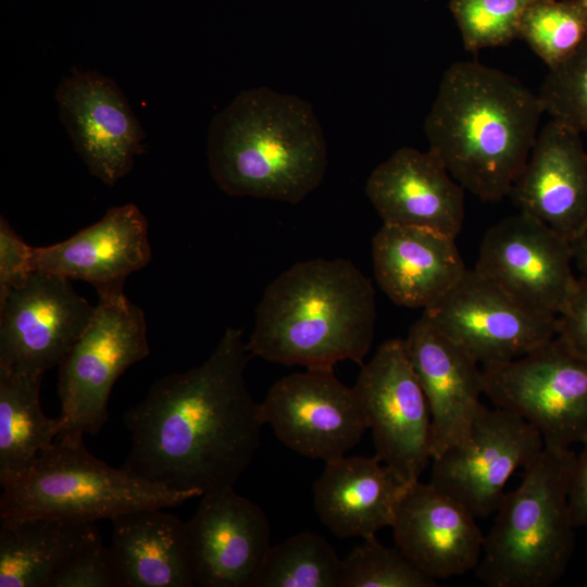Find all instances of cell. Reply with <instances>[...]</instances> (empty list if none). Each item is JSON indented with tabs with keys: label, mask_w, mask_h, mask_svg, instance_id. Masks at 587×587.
I'll return each mask as SVG.
<instances>
[{
	"label": "cell",
	"mask_w": 587,
	"mask_h": 587,
	"mask_svg": "<svg viewBox=\"0 0 587 587\" xmlns=\"http://www.w3.org/2000/svg\"><path fill=\"white\" fill-rule=\"evenodd\" d=\"M243 330L227 327L210 357L153 383L124 414L125 471L168 489L203 494L233 487L251 463L265 424L245 370Z\"/></svg>",
	"instance_id": "cell-1"
},
{
	"label": "cell",
	"mask_w": 587,
	"mask_h": 587,
	"mask_svg": "<svg viewBox=\"0 0 587 587\" xmlns=\"http://www.w3.org/2000/svg\"><path fill=\"white\" fill-rule=\"evenodd\" d=\"M542 113L538 95L517 78L459 61L442 74L425 118L428 150L464 189L497 201L524 168Z\"/></svg>",
	"instance_id": "cell-2"
},
{
	"label": "cell",
	"mask_w": 587,
	"mask_h": 587,
	"mask_svg": "<svg viewBox=\"0 0 587 587\" xmlns=\"http://www.w3.org/2000/svg\"><path fill=\"white\" fill-rule=\"evenodd\" d=\"M375 290L349 260L298 262L265 288L247 349L252 357L307 370L363 365L374 339Z\"/></svg>",
	"instance_id": "cell-3"
},
{
	"label": "cell",
	"mask_w": 587,
	"mask_h": 587,
	"mask_svg": "<svg viewBox=\"0 0 587 587\" xmlns=\"http://www.w3.org/2000/svg\"><path fill=\"white\" fill-rule=\"evenodd\" d=\"M207 153L226 195L298 203L320 186L327 145L304 99L255 87L238 93L211 121Z\"/></svg>",
	"instance_id": "cell-4"
},
{
	"label": "cell",
	"mask_w": 587,
	"mask_h": 587,
	"mask_svg": "<svg viewBox=\"0 0 587 587\" xmlns=\"http://www.w3.org/2000/svg\"><path fill=\"white\" fill-rule=\"evenodd\" d=\"M575 457L570 448L544 447L504 494L474 570L483 584L549 587L564 575L575 545L567 500Z\"/></svg>",
	"instance_id": "cell-5"
},
{
	"label": "cell",
	"mask_w": 587,
	"mask_h": 587,
	"mask_svg": "<svg viewBox=\"0 0 587 587\" xmlns=\"http://www.w3.org/2000/svg\"><path fill=\"white\" fill-rule=\"evenodd\" d=\"M84 437L60 435L23 475L2 484L0 517L93 523L140 508H170L201 497L114 469L88 452Z\"/></svg>",
	"instance_id": "cell-6"
},
{
	"label": "cell",
	"mask_w": 587,
	"mask_h": 587,
	"mask_svg": "<svg viewBox=\"0 0 587 587\" xmlns=\"http://www.w3.org/2000/svg\"><path fill=\"white\" fill-rule=\"evenodd\" d=\"M97 292L87 327L59 365L60 435L98 434L108 420L113 385L150 351L142 309L123 288Z\"/></svg>",
	"instance_id": "cell-7"
},
{
	"label": "cell",
	"mask_w": 587,
	"mask_h": 587,
	"mask_svg": "<svg viewBox=\"0 0 587 587\" xmlns=\"http://www.w3.org/2000/svg\"><path fill=\"white\" fill-rule=\"evenodd\" d=\"M484 395L542 436L545 447L587 440V358L558 335L513 360L482 365Z\"/></svg>",
	"instance_id": "cell-8"
},
{
	"label": "cell",
	"mask_w": 587,
	"mask_h": 587,
	"mask_svg": "<svg viewBox=\"0 0 587 587\" xmlns=\"http://www.w3.org/2000/svg\"><path fill=\"white\" fill-rule=\"evenodd\" d=\"M422 316L482 365L516 359L558 335V316L527 309L474 268Z\"/></svg>",
	"instance_id": "cell-9"
},
{
	"label": "cell",
	"mask_w": 587,
	"mask_h": 587,
	"mask_svg": "<svg viewBox=\"0 0 587 587\" xmlns=\"http://www.w3.org/2000/svg\"><path fill=\"white\" fill-rule=\"evenodd\" d=\"M544 447L541 434L523 417L483 404L467 436L432 460L429 483L475 517H486L498 509L514 472Z\"/></svg>",
	"instance_id": "cell-10"
},
{
	"label": "cell",
	"mask_w": 587,
	"mask_h": 587,
	"mask_svg": "<svg viewBox=\"0 0 587 587\" xmlns=\"http://www.w3.org/2000/svg\"><path fill=\"white\" fill-rule=\"evenodd\" d=\"M353 389L365 413L376 458L408 485L419 480L430 453V413L403 339L384 341L361 366Z\"/></svg>",
	"instance_id": "cell-11"
},
{
	"label": "cell",
	"mask_w": 587,
	"mask_h": 587,
	"mask_svg": "<svg viewBox=\"0 0 587 587\" xmlns=\"http://www.w3.org/2000/svg\"><path fill=\"white\" fill-rule=\"evenodd\" d=\"M572 243L519 212L485 233L474 270L527 309L559 316L573 294Z\"/></svg>",
	"instance_id": "cell-12"
},
{
	"label": "cell",
	"mask_w": 587,
	"mask_h": 587,
	"mask_svg": "<svg viewBox=\"0 0 587 587\" xmlns=\"http://www.w3.org/2000/svg\"><path fill=\"white\" fill-rule=\"evenodd\" d=\"M264 423L291 450L325 462L344 457L369 428L355 390L334 370H307L275 382L260 403Z\"/></svg>",
	"instance_id": "cell-13"
},
{
	"label": "cell",
	"mask_w": 587,
	"mask_h": 587,
	"mask_svg": "<svg viewBox=\"0 0 587 587\" xmlns=\"http://www.w3.org/2000/svg\"><path fill=\"white\" fill-rule=\"evenodd\" d=\"M71 282L34 272L0 299V367L45 373L61 364L95 310Z\"/></svg>",
	"instance_id": "cell-14"
},
{
	"label": "cell",
	"mask_w": 587,
	"mask_h": 587,
	"mask_svg": "<svg viewBox=\"0 0 587 587\" xmlns=\"http://www.w3.org/2000/svg\"><path fill=\"white\" fill-rule=\"evenodd\" d=\"M60 120L89 172L108 186L145 153L146 134L118 85L95 71L71 68L55 91Z\"/></svg>",
	"instance_id": "cell-15"
},
{
	"label": "cell",
	"mask_w": 587,
	"mask_h": 587,
	"mask_svg": "<svg viewBox=\"0 0 587 587\" xmlns=\"http://www.w3.org/2000/svg\"><path fill=\"white\" fill-rule=\"evenodd\" d=\"M186 542L195 585L252 587L271 547L270 526L259 505L227 487L201 496Z\"/></svg>",
	"instance_id": "cell-16"
},
{
	"label": "cell",
	"mask_w": 587,
	"mask_h": 587,
	"mask_svg": "<svg viewBox=\"0 0 587 587\" xmlns=\"http://www.w3.org/2000/svg\"><path fill=\"white\" fill-rule=\"evenodd\" d=\"M462 503L430 483L410 484L391 524L397 548L424 574L448 578L475 570L484 538Z\"/></svg>",
	"instance_id": "cell-17"
},
{
	"label": "cell",
	"mask_w": 587,
	"mask_h": 587,
	"mask_svg": "<svg viewBox=\"0 0 587 587\" xmlns=\"http://www.w3.org/2000/svg\"><path fill=\"white\" fill-rule=\"evenodd\" d=\"M580 133L550 120L538 133L509 197L571 243L587 227V150Z\"/></svg>",
	"instance_id": "cell-18"
},
{
	"label": "cell",
	"mask_w": 587,
	"mask_h": 587,
	"mask_svg": "<svg viewBox=\"0 0 587 587\" xmlns=\"http://www.w3.org/2000/svg\"><path fill=\"white\" fill-rule=\"evenodd\" d=\"M403 341L429 408L433 460L470 433L483 407L482 369L423 316L412 324Z\"/></svg>",
	"instance_id": "cell-19"
},
{
	"label": "cell",
	"mask_w": 587,
	"mask_h": 587,
	"mask_svg": "<svg viewBox=\"0 0 587 587\" xmlns=\"http://www.w3.org/2000/svg\"><path fill=\"white\" fill-rule=\"evenodd\" d=\"M464 188L429 150H396L370 174L365 193L384 224L417 226L453 238L464 216Z\"/></svg>",
	"instance_id": "cell-20"
},
{
	"label": "cell",
	"mask_w": 587,
	"mask_h": 587,
	"mask_svg": "<svg viewBox=\"0 0 587 587\" xmlns=\"http://www.w3.org/2000/svg\"><path fill=\"white\" fill-rule=\"evenodd\" d=\"M151 260L148 222L133 203L113 207L72 237L33 247L35 272L84 280L97 291L123 288L125 279Z\"/></svg>",
	"instance_id": "cell-21"
},
{
	"label": "cell",
	"mask_w": 587,
	"mask_h": 587,
	"mask_svg": "<svg viewBox=\"0 0 587 587\" xmlns=\"http://www.w3.org/2000/svg\"><path fill=\"white\" fill-rule=\"evenodd\" d=\"M376 283L396 304L423 310L466 272L455 238L437 230L383 224L372 240Z\"/></svg>",
	"instance_id": "cell-22"
},
{
	"label": "cell",
	"mask_w": 587,
	"mask_h": 587,
	"mask_svg": "<svg viewBox=\"0 0 587 587\" xmlns=\"http://www.w3.org/2000/svg\"><path fill=\"white\" fill-rule=\"evenodd\" d=\"M314 484L321 522L337 537L371 539L391 526L398 501L409 486L375 457H340L325 462Z\"/></svg>",
	"instance_id": "cell-23"
},
{
	"label": "cell",
	"mask_w": 587,
	"mask_h": 587,
	"mask_svg": "<svg viewBox=\"0 0 587 587\" xmlns=\"http://www.w3.org/2000/svg\"><path fill=\"white\" fill-rule=\"evenodd\" d=\"M163 508L132 510L111 519L109 547L120 587H191L186 522Z\"/></svg>",
	"instance_id": "cell-24"
},
{
	"label": "cell",
	"mask_w": 587,
	"mask_h": 587,
	"mask_svg": "<svg viewBox=\"0 0 587 587\" xmlns=\"http://www.w3.org/2000/svg\"><path fill=\"white\" fill-rule=\"evenodd\" d=\"M96 535L93 523L1 519L0 587H48L55 572Z\"/></svg>",
	"instance_id": "cell-25"
},
{
	"label": "cell",
	"mask_w": 587,
	"mask_h": 587,
	"mask_svg": "<svg viewBox=\"0 0 587 587\" xmlns=\"http://www.w3.org/2000/svg\"><path fill=\"white\" fill-rule=\"evenodd\" d=\"M42 375L0 367L1 485L26 473L62 432L61 417L42 412Z\"/></svg>",
	"instance_id": "cell-26"
},
{
	"label": "cell",
	"mask_w": 587,
	"mask_h": 587,
	"mask_svg": "<svg viewBox=\"0 0 587 587\" xmlns=\"http://www.w3.org/2000/svg\"><path fill=\"white\" fill-rule=\"evenodd\" d=\"M340 571L324 537L301 532L270 547L252 587H339Z\"/></svg>",
	"instance_id": "cell-27"
},
{
	"label": "cell",
	"mask_w": 587,
	"mask_h": 587,
	"mask_svg": "<svg viewBox=\"0 0 587 587\" xmlns=\"http://www.w3.org/2000/svg\"><path fill=\"white\" fill-rule=\"evenodd\" d=\"M519 38L552 68L586 41L587 11L577 0H537L523 14Z\"/></svg>",
	"instance_id": "cell-28"
},
{
	"label": "cell",
	"mask_w": 587,
	"mask_h": 587,
	"mask_svg": "<svg viewBox=\"0 0 587 587\" xmlns=\"http://www.w3.org/2000/svg\"><path fill=\"white\" fill-rule=\"evenodd\" d=\"M436 579L419 570L398 548L364 539L341 560L339 587H434Z\"/></svg>",
	"instance_id": "cell-29"
},
{
	"label": "cell",
	"mask_w": 587,
	"mask_h": 587,
	"mask_svg": "<svg viewBox=\"0 0 587 587\" xmlns=\"http://www.w3.org/2000/svg\"><path fill=\"white\" fill-rule=\"evenodd\" d=\"M537 0H450L465 50L504 46L519 38L521 20Z\"/></svg>",
	"instance_id": "cell-30"
},
{
	"label": "cell",
	"mask_w": 587,
	"mask_h": 587,
	"mask_svg": "<svg viewBox=\"0 0 587 587\" xmlns=\"http://www.w3.org/2000/svg\"><path fill=\"white\" fill-rule=\"evenodd\" d=\"M537 95L551 120L587 133V39L570 58L549 68Z\"/></svg>",
	"instance_id": "cell-31"
},
{
	"label": "cell",
	"mask_w": 587,
	"mask_h": 587,
	"mask_svg": "<svg viewBox=\"0 0 587 587\" xmlns=\"http://www.w3.org/2000/svg\"><path fill=\"white\" fill-rule=\"evenodd\" d=\"M48 587H120L110 550L99 534L68 558Z\"/></svg>",
	"instance_id": "cell-32"
},
{
	"label": "cell",
	"mask_w": 587,
	"mask_h": 587,
	"mask_svg": "<svg viewBox=\"0 0 587 587\" xmlns=\"http://www.w3.org/2000/svg\"><path fill=\"white\" fill-rule=\"evenodd\" d=\"M34 272L33 247L22 239L4 216H1L0 299L10 290L23 285Z\"/></svg>",
	"instance_id": "cell-33"
},
{
	"label": "cell",
	"mask_w": 587,
	"mask_h": 587,
	"mask_svg": "<svg viewBox=\"0 0 587 587\" xmlns=\"http://www.w3.org/2000/svg\"><path fill=\"white\" fill-rule=\"evenodd\" d=\"M558 336L587 358V277L577 279L564 310L558 316Z\"/></svg>",
	"instance_id": "cell-34"
},
{
	"label": "cell",
	"mask_w": 587,
	"mask_h": 587,
	"mask_svg": "<svg viewBox=\"0 0 587 587\" xmlns=\"http://www.w3.org/2000/svg\"><path fill=\"white\" fill-rule=\"evenodd\" d=\"M575 457L567 500L573 523L576 527H587V440Z\"/></svg>",
	"instance_id": "cell-35"
},
{
	"label": "cell",
	"mask_w": 587,
	"mask_h": 587,
	"mask_svg": "<svg viewBox=\"0 0 587 587\" xmlns=\"http://www.w3.org/2000/svg\"><path fill=\"white\" fill-rule=\"evenodd\" d=\"M574 262L578 270L587 277V227L583 234L572 242Z\"/></svg>",
	"instance_id": "cell-36"
},
{
	"label": "cell",
	"mask_w": 587,
	"mask_h": 587,
	"mask_svg": "<svg viewBox=\"0 0 587 587\" xmlns=\"http://www.w3.org/2000/svg\"><path fill=\"white\" fill-rule=\"evenodd\" d=\"M587 11V0H577Z\"/></svg>",
	"instance_id": "cell-37"
}]
</instances>
